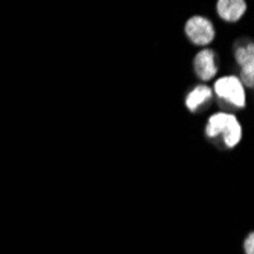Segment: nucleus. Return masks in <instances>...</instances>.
<instances>
[{"label":"nucleus","instance_id":"39448f33","mask_svg":"<svg viewBox=\"0 0 254 254\" xmlns=\"http://www.w3.org/2000/svg\"><path fill=\"white\" fill-rule=\"evenodd\" d=\"M193 72L201 81H210L218 73V60L213 49L204 48L193 58Z\"/></svg>","mask_w":254,"mask_h":254},{"label":"nucleus","instance_id":"0eeeda50","mask_svg":"<svg viewBox=\"0 0 254 254\" xmlns=\"http://www.w3.org/2000/svg\"><path fill=\"white\" fill-rule=\"evenodd\" d=\"M212 98H213V90L209 85H196V87H193L189 91V93H188L184 104H186V107H188L189 111L196 113L202 107L209 105V102L212 101Z\"/></svg>","mask_w":254,"mask_h":254},{"label":"nucleus","instance_id":"20e7f679","mask_svg":"<svg viewBox=\"0 0 254 254\" xmlns=\"http://www.w3.org/2000/svg\"><path fill=\"white\" fill-rule=\"evenodd\" d=\"M235 60L241 68L239 79L248 88H254V41H245L236 46Z\"/></svg>","mask_w":254,"mask_h":254},{"label":"nucleus","instance_id":"423d86ee","mask_svg":"<svg viewBox=\"0 0 254 254\" xmlns=\"http://www.w3.org/2000/svg\"><path fill=\"white\" fill-rule=\"evenodd\" d=\"M216 12L224 21L236 23L247 12V3L244 0H219L216 3Z\"/></svg>","mask_w":254,"mask_h":254},{"label":"nucleus","instance_id":"f257e3e1","mask_svg":"<svg viewBox=\"0 0 254 254\" xmlns=\"http://www.w3.org/2000/svg\"><path fill=\"white\" fill-rule=\"evenodd\" d=\"M204 132L209 138H218L221 135V140L225 148L233 149L242 140V125L239 119L232 113L219 111L215 113L207 119Z\"/></svg>","mask_w":254,"mask_h":254},{"label":"nucleus","instance_id":"f03ea898","mask_svg":"<svg viewBox=\"0 0 254 254\" xmlns=\"http://www.w3.org/2000/svg\"><path fill=\"white\" fill-rule=\"evenodd\" d=\"M212 90L219 99L228 102L235 108H245L247 105L245 85L236 75H225L218 78Z\"/></svg>","mask_w":254,"mask_h":254},{"label":"nucleus","instance_id":"6e6552de","mask_svg":"<svg viewBox=\"0 0 254 254\" xmlns=\"http://www.w3.org/2000/svg\"><path fill=\"white\" fill-rule=\"evenodd\" d=\"M244 251L245 254H254V232L247 236L244 242Z\"/></svg>","mask_w":254,"mask_h":254},{"label":"nucleus","instance_id":"7ed1b4c3","mask_svg":"<svg viewBox=\"0 0 254 254\" xmlns=\"http://www.w3.org/2000/svg\"><path fill=\"white\" fill-rule=\"evenodd\" d=\"M184 34L189 38V41L195 46L207 48L215 40V26L213 23L202 15H193L190 17L186 25H184Z\"/></svg>","mask_w":254,"mask_h":254}]
</instances>
